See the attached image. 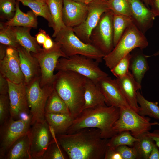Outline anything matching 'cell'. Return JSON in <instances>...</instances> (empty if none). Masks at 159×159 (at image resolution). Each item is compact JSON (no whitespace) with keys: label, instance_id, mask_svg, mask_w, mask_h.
Here are the masks:
<instances>
[{"label":"cell","instance_id":"1","mask_svg":"<svg viewBox=\"0 0 159 159\" xmlns=\"http://www.w3.org/2000/svg\"><path fill=\"white\" fill-rule=\"evenodd\" d=\"M56 138L70 159H104L109 140L102 138L100 130L95 128L57 134Z\"/></svg>","mask_w":159,"mask_h":159},{"label":"cell","instance_id":"2","mask_svg":"<svg viewBox=\"0 0 159 159\" xmlns=\"http://www.w3.org/2000/svg\"><path fill=\"white\" fill-rule=\"evenodd\" d=\"M120 110V108L106 104L84 109L74 118L65 134L86 128H95L100 130L102 138L109 139L117 133L113 127L119 117Z\"/></svg>","mask_w":159,"mask_h":159},{"label":"cell","instance_id":"3","mask_svg":"<svg viewBox=\"0 0 159 159\" xmlns=\"http://www.w3.org/2000/svg\"><path fill=\"white\" fill-rule=\"evenodd\" d=\"M87 78L77 73L59 70L55 74L54 89L65 102L74 118L83 110Z\"/></svg>","mask_w":159,"mask_h":159},{"label":"cell","instance_id":"4","mask_svg":"<svg viewBox=\"0 0 159 159\" xmlns=\"http://www.w3.org/2000/svg\"><path fill=\"white\" fill-rule=\"evenodd\" d=\"M148 45L145 34L132 22L127 28L112 51L103 58L106 66L113 68L123 58L134 49H142Z\"/></svg>","mask_w":159,"mask_h":159},{"label":"cell","instance_id":"5","mask_svg":"<svg viewBox=\"0 0 159 159\" xmlns=\"http://www.w3.org/2000/svg\"><path fill=\"white\" fill-rule=\"evenodd\" d=\"M55 41L67 58L80 55L90 58L98 63L102 62L105 55L91 44L82 41L75 34L73 28L65 27L59 31L54 37Z\"/></svg>","mask_w":159,"mask_h":159},{"label":"cell","instance_id":"6","mask_svg":"<svg viewBox=\"0 0 159 159\" xmlns=\"http://www.w3.org/2000/svg\"><path fill=\"white\" fill-rule=\"evenodd\" d=\"M98 63L95 60L88 57L75 55L68 58H60L55 70L75 72L97 83L101 79L108 76L100 68Z\"/></svg>","mask_w":159,"mask_h":159},{"label":"cell","instance_id":"7","mask_svg":"<svg viewBox=\"0 0 159 159\" xmlns=\"http://www.w3.org/2000/svg\"><path fill=\"white\" fill-rule=\"evenodd\" d=\"M40 77L36 78L26 85V90L30 114L31 125L43 121L45 118V108L48 97L54 90L52 84L41 87Z\"/></svg>","mask_w":159,"mask_h":159},{"label":"cell","instance_id":"8","mask_svg":"<svg viewBox=\"0 0 159 159\" xmlns=\"http://www.w3.org/2000/svg\"><path fill=\"white\" fill-rule=\"evenodd\" d=\"M120 109L119 117L113 127V130L117 133L130 131L137 138L150 132L152 126L157 125V122H150V118L140 115L131 108L122 107Z\"/></svg>","mask_w":159,"mask_h":159},{"label":"cell","instance_id":"9","mask_svg":"<svg viewBox=\"0 0 159 159\" xmlns=\"http://www.w3.org/2000/svg\"><path fill=\"white\" fill-rule=\"evenodd\" d=\"M31 120L30 114L17 120L10 117L0 125V159H4L13 144L28 132L31 125Z\"/></svg>","mask_w":159,"mask_h":159},{"label":"cell","instance_id":"10","mask_svg":"<svg viewBox=\"0 0 159 159\" xmlns=\"http://www.w3.org/2000/svg\"><path fill=\"white\" fill-rule=\"evenodd\" d=\"M113 15L110 10L103 13L90 37L91 44L105 55L110 53L114 47Z\"/></svg>","mask_w":159,"mask_h":159},{"label":"cell","instance_id":"11","mask_svg":"<svg viewBox=\"0 0 159 159\" xmlns=\"http://www.w3.org/2000/svg\"><path fill=\"white\" fill-rule=\"evenodd\" d=\"M55 42L54 47L50 49L42 48L37 53L31 52L37 59L39 65L41 70L40 84L41 87L52 84L55 76L54 71L59 59L61 57L67 58L62 51L59 44Z\"/></svg>","mask_w":159,"mask_h":159},{"label":"cell","instance_id":"12","mask_svg":"<svg viewBox=\"0 0 159 159\" xmlns=\"http://www.w3.org/2000/svg\"><path fill=\"white\" fill-rule=\"evenodd\" d=\"M107 1L96 0L88 4V12L85 20L81 24L73 28L75 34L85 43L91 44L90 37L92 31L102 14L110 10Z\"/></svg>","mask_w":159,"mask_h":159},{"label":"cell","instance_id":"13","mask_svg":"<svg viewBox=\"0 0 159 159\" xmlns=\"http://www.w3.org/2000/svg\"><path fill=\"white\" fill-rule=\"evenodd\" d=\"M29 130L32 159H41L53 139L45 120L33 125Z\"/></svg>","mask_w":159,"mask_h":159},{"label":"cell","instance_id":"14","mask_svg":"<svg viewBox=\"0 0 159 159\" xmlns=\"http://www.w3.org/2000/svg\"><path fill=\"white\" fill-rule=\"evenodd\" d=\"M7 80L9 85L10 117L17 120L21 118L22 115H29V109L24 82L16 84Z\"/></svg>","mask_w":159,"mask_h":159},{"label":"cell","instance_id":"15","mask_svg":"<svg viewBox=\"0 0 159 159\" xmlns=\"http://www.w3.org/2000/svg\"><path fill=\"white\" fill-rule=\"evenodd\" d=\"M0 73L7 79L16 84L24 82L18 52L17 49L7 47L6 55L0 61Z\"/></svg>","mask_w":159,"mask_h":159},{"label":"cell","instance_id":"16","mask_svg":"<svg viewBox=\"0 0 159 159\" xmlns=\"http://www.w3.org/2000/svg\"><path fill=\"white\" fill-rule=\"evenodd\" d=\"M108 106L119 108H131L122 92L116 79L108 76L101 79L97 83Z\"/></svg>","mask_w":159,"mask_h":159},{"label":"cell","instance_id":"17","mask_svg":"<svg viewBox=\"0 0 159 159\" xmlns=\"http://www.w3.org/2000/svg\"><path fill=\"white\" fill-rule=\"evenodd\" d=\"M88 6L72 0H63L62 18L65 25L73 28L82 23L86 18Z\"/></svg>","mask_w":159,"mask_h":159},{"label":"cell","instance_id":"18","mask_svg":"<svg viewBox=\"0 0 159 159\" xmlns=\"http://www.w3.org/2000/svg\"><path fill=\"white\" fill-rule=\"evenodd\" d=\"M133 22L145 34L152 27L156 17L150 9L140 0H128Z\"/></svg>","mask_w":159,"mask_h":159},{"label":"cell","instance_id":"19","mask_svg":"<svg viewBox=\"0 0 159 159\" xmlns=\"http://www.w3.org/2000/svg\"><path fill=\"white\" fill-rule=\"evenodd\" d=\"M19 54L20 64L25 78L24 83L28 84L32 80L40 77L41 70L37 59L31 53L20 46L17 49Z\"/></svg>","mask_w":159,"mask_h":159},{"label":"cell","instance_id":"20","mask_svg":"<svg viewBox=\"0 0 159 159\" xmlns=\"http://www.w3.org/2000/svg\"><path fill=\"white\" fill-rule=\"evenodd\" d=\"M117 82L124 96L131 108L138 112L139 109L137 99V93L141 89V85L135 80L129 71L124 76L116 79Z\"/></svg>","mask_w":159,"mask_h":159},{"label":"cell","instance_id":"21","mask_svg":"<svg viewBox=\"0 0 159 159\" xmlns=\"http://www.w3.org/2000/svg\"><path fill=\"white\" fill-rule=\"evenodd\" d=\"M5 159H32L28 132L18 139L6 153Z\"/></svg>","mask_w":159,"mask_h":159},{"label":"cell","instance_id":"22","mask_svg":"<svg viewBox=\"0 0 159 159\" xmlns=\"http://www.w3.org/2000/svg\"><path fill=\"white\" fill-rule=\"evenodd\" d=\"M13 32L17 42L28 51L37 53L42 49L37 43L35 37L30 34L32 28L23 26L12 27Z\"/></svg>","mask_w":159,"mask_h":159},{"label":"cell","instance_id":"23","mask_svg":"<svg viewBox=\"0 0 159 159\" xmlns=\"http://www.w3.org/2000/svg\"><path fill=\"white\" fill-rule=\"evenodd\" d=\"M84 109L105 104V98L97 83L87 78L85 88Z\"/></svg>","mask_w":159,"mask_h":159},{"label":"cell","instance_id":"24","mask_svg":"<svg viewBox=\"0 0 159 159\" xmlns=\"http://www.w3.org/2000/svg\"><path fill=\"white\" fill-rule=\"evenodd\" d=\"M19 1L17 0L16 10L14 17L11 19L4 22L6 26L11 27L23 26L36 28L38 22L37 16L31 10L25 13L19 8Z\"/></svg>","mask_w":159,"mask_h":159},{"label":"cell","instance_id":"25","mask_svg":"<svg viewBox=\"0 0 159 159\" xmlns=\"http://www.w3.org/2000/svg\"><path fill=\"white\" fill-rule=\"evenodd\" d=\"M45 120L57 134H65L73 122L70 114L45 113Z\"/></svg>","mask_w":159,"mask_h":159},{"label":"cell","instance_id":"26","mask_svg":"<svg viewBox=\"0 0 159 159\" xmlns=\"http://www.w3.org/2000/svg\"><path fill=\"white\" fill-rule=\"evenodd\" d=\"M149 57L141 52L132 55L129 69L136 81L141 85L145 73L149 69L147 58Z\"/></svg>","mask_w":159,"mask_h":159},{"label":"cell","instance_id":"27","mask_svg":"<svg viewBox=\"0 0 159 159\" xmlns=\"http://www.w3.org/2000/svg\"><path fill=\"white\" fill-rule=\"evenodd\" d=\"M47 3L52 17L54 31L52 37H55L59 31L66 27L62 18L63 0H47Z\"/></svg>","mask_w":159,"mask_h":159},{"label":"cell","instance_id":"28","mask_svg":"<svg viewBox=\"0 0 159 159\" xmlns=\"http://www.w3.org/2000/svg\"><path fill=\"white\" fill-rule=\"evenodd\" d=\"M45 112L50 113L71 115L67 105L54 89L47 100Z\"/></svg>","mask_w":159,"mask_h":159},{"label":"cell","instance_id":"29","mask_svg":"<svg viewBox=\"0 0 159 159\" xmlns=\"http://www.w3.org/2000/svg\"><path fill=\"white\" fill-rule=\"evenodd\" d=\"M137 138L132 147L136 159H148L154 141L146 134Z\"/></svg>","mask_w":159,"mask_h":159},{"label":"cell","instance_id":"30","mask_svg":"<svg viewBox=\"0 0 159 159\" xmlns=\"http://www.w3.org/2000/svg\"><path fill=\"white\" fill-rule=\"evenodd\" d=\"M137 99L140 105L138 113L143 116L149 117L159 120V106L157 102L146 100L138 91L137 93Z\"/></svg>","mask_w":159,"mask_h":159},{"label":"cell","instance_id":"31","mask_svg":"<svg viewBox=\"0 0 159 159\" xmlns=\"http://www.w3.org/2000/svg\"><path fill=\"white\" fill-rule=\"evenodd\" d=\"M17 0L20 1L24 6L30 8L37 16L44 18L47 21L49 26L52 27V17L46 2L37 0Z\"/></svg>","mask_w":159,"mask_h":159},{"label":"cell","instance_id":"32","mask_svg":"<svg viewBox=\"0 0 159 159\" xmlns=\"http://www.w3.org/2000/svg\"><path fill=\"white\" fill-rule=\"evenodd\" d=\"M132 22V20L130 16L114 14L113 23L114 47L119 41L127 28Z\"/></svg>","mask_w":159,"mask_h":159},{"label":"cell","instance_id":"33","mask_svg":"<svg viewBox=\"0 0 159 159\" xmlns=\"http://www.w3.org/2000/svg\"><path fill=\"white\" fill-rule=\"evenodd\" d=\"M138 139L130 131H124L118 132L109 139L107 145L114 149L122 145L132 147Z\"/></svg>","mask_w":159,"mask_h":159},{"label":"cell","instance_id":"34","mask_svg":"<svg viewBox=\"0 0 159 159\" xmlns=\"http://www.w3.org/2000/svg\"><path fill=\"white\" fill-rule=\"evenodd\" d=\"M0 43L7 47L17 49L20 46L14 35L12 27L0 23Z\"/></svg>","mask_w":159,"mask_h":159},{"label":"cell","instance_id":"35","mask_svg":"<svg viewBox=\"0 0 159 159\" xmlns=\"http://www.w3.org/2000/svg\"><path fill=\"white\" fill-rule=\"evenodd\" d=\"M107 3L109 9L114 14L124 15L131 17V11L128 0H110Z\"/></svg>","mask_w":159,"mask_h":159},{"label":"cell","instance_id":"36","mask_svg":"<svg viewBox=\"0 0 159 159\" xmlns=\"http://www.w3.org/2000/svg\"><path fill=\"white\" fill-rule=\"evenodd\" d=\"M17 0H0V18L9 21L14 16Z\"/></svg>","mask_w":159,"mask_h":159},{"label":"cell","instance_id":"37","mask_svg":"<svg viewBox=\"0 0 159 159\" xmlns=\"http://www.w3.org/2000/svg\"><path fill=\"white\" fill-rule=\"evenodd\" d=\"M132 54L129 53L121 59L110 71L116 77L120 78L127 74L129 72V66Z\"/></svg>","mask_w":159,"mask_h":159},{"label":"cell","instance_id":"38","mask_svg":"<svg viewBox=\"0 0 159 159\" xmlns=\"http://www.w3.org/2000/svg\"><path fill=\"white\" fill-rule=\"evenodd\" d=\"M59 145L57 138H53L41 159H66Z\"/></svg>","mask_w":159,"mask_h":159},{"label":"cell","instance_id":"39","mask_svg":"<svg viewBox=\"0 0 159 159\" xmlns=\"http://www.w3.org/2000/svg\"><path fill=\"white\" fill-rule=\"evenodd\" d=\"M10 102L8 95H0V125H1L10 117Z\"/></svg>","mask_w":159,"mask_h":159},{"label":"cell","instance_id":"40","mask_svg":"<svg viewBox=\"0 0 159 159\" xmlns=\"http://www.w3.org/2000/svg\"><path fill=\"white\" fill-rule=\"evenodd\" d=\"M123 159H136V155L132 147L126 145L119 146L115 148Z\"/></svg>","mask_w":159,"mask_h":159},{"label":"cell","instance_id":"41","mask_svg":"<svg viewBox=\"0 0 159 159\" xmlns=\"http://www.w3.org/2000/svg\"><path fill=\"white\" fill-rule=\"evenodd\" d=\"M104 159H123V158L115 149L107 146L105 152Z\"/></svg>","mask_w":159,"mask_h":159},{"label":"cell","instance_id":"42","mask_svg":"<svg viewBox=\"0 0 159 159\" xmlns=\"http://www.w3.org/2000/svg\"><path fill=\"white\" fill-rule=\"evenodd\" d=\"M9 85L7 79L0 73V94H8Z\"/></svg>","mask_w":159,"mask_h":159},{"label":"cell","instance_id":"43","mask_svg":"<svg viewBox=\"0 0 159 159\" xmlns=\"http://www.w3.org/2000/svg\"><path fill=\"white\" fill-rule=\"evenodd\" d=\"M48 34L44 30L40 29L38 32L35 35V38L39 45H43L46 40Z\"/></svg>","mask_w":159,"mask_h":159},{"label":"cell","instance_id":"44","mask_svg":"<svg viewBox=\"0 0 159 159\" xmlns=\"http://www.w3.org/2000/svg\"><path fill=\"white\" fill-rule=\"evenodd\" d=\"M149 6L155 16H159V0H149Z\"/></svg>","mask_w":159,"mask_h":159},{"label":"cell","instance_id":"45","mask_svg":"<svg viewBox=\"0 0 159 159\" xmlns=\"http://www.w3.org/2000/svg\"><path fill=\"white\" fill-rule=\"evenodd\" d=\"M146 134L155 142L159 148V129L155 130L152 132H149Z\"/></svg>","mask_w":159,"mask_h":159},{"label":"cell","instance_id":"46","mask_svg":"<svg viewBox=\"0 0 159 159\" xmlns=\"http://www.w3.org/2000/svg\"><path fill=\"white\" fill-rule=\"evenodd\" d=\"M49 35L48 34L45 41L42 45L43 48L46 50H49L52 48L55 44Z\"/></svg>","mask_w":159,"mask_h":159},{"label":"cell","instance_id":"47","mask_svg":"<svg viewBox=\"0 0 159 159\" xmlns=\"http://www.w3.org/2000/svg\"><path fill=\"white\" fill-rule=\"evenodd\" d=\"M158 147L155 143L149 156L148 159H159Z\"/></svg>","mask_w":159,"mask_h":159},{"label":"cell","instance_id":"48","mask_svg":"<svg viewBox=\"0 0 159 159\" xmlns=\"http://www.w3.org/2000/svg\"><path fill=\"white\" fill-rule=\"evenodd\" d=\"M7 46L3 44H0V61L3 59L6 54V50Z\"/></svg>","mask_w":159,"mask_h":159},{"label":"cell","instance_id":"49","mask_svg":"<svg viewBox=\"0 0 159 159\" xmlns=\"http://www.w3.org/2000/svg\"><path fill=\"white\" fill-rule=\"evenodd\" d=\"M74 1L83 3L88 5L91 2L96 0H72Z\"/></svg>","mask_w":159,"mask_h":159},{"label":"cell","instance_id":"50","mask_svg":"<svg viewBox=\"0 0 159 159\" xmlns=\"http://www.w3.org/2000/svg\"><path fill=\"white\" fill-rule=\"evenodd\" d=\"M143 2L144 3V4L147 6L148 7H149V0H142Z\"/></svg>","mask_w":159,"mask_h":159},{"label":"cell","instance_id":"51","mask_svg":"<svg viewBox=\"0 0 159 159\" xmlns=\"http://www.w3.org/2000/svg\"><path fill=\"white\" fill-rule=\"evenodd\" d=\"M154 56H157L159 55V50L158 51L154 53L153 55Z\"/></svg>","mask_w":159,"mask_h":159},{"label":"cell","instance_id":"52","mask_svg":"<svg viewBox=\"0 0 159 159\" xmlns=\"http://www.w3.org/2000/svg\"><path fill=\"white\" fill-rule=\"evenodd\" d=\"M37 0L43 1L45 2H46V3H47V0Z\"/></svg>","mask_w":159,"mask_h":159},{"label":"cell","instance_id":"53","mask_svg":"<svg viewBox=\"0 0 159 159\" xmlns=\"http://www.w3.org/2000/svg\"><path fill=\"white\" fill-rule=\"evenodd\" d=\"M157 125H159V123H158V124H157Z\"/></svg>","mask_w":159,"mask_h":159},{"label":"cell","instance_id":"54","mask_svg":"<svg viewBox=\"0 0 159 159\" xmlns=\"http://www.w3.org/2000/svg\"><path fill=\"white\" fill-rule=\"evenodd\" d=\"M107 1H109V0H107Z\"/></svg>","mask_w":159,"mask_h":159}]
</instances>
